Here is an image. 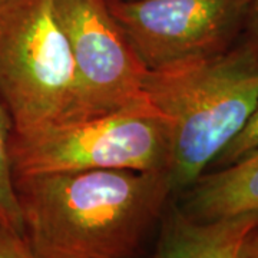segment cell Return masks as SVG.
I'll return each instance as SVG.
<instances>
[{
	"mask_svg": "<svg viewBox=\"0 0 258 258\" xmlns=\"http://www.w3.org/2000/svg\"><path fill=\"white\" fill-rule=\"evenodd\" d=\"M23 237L39 258H132L165 210L168 172L13 175Z\"/></svg>",
	"mask_w": 258,
	"mask_h": 258,
	"instance_id": "1",
	"label": "cell"
},
{
	"mask_svg": "<svg viewBox=\"0 0 258 258\" xmlns=\"http://www.w3.org/2000/svg\"><path fill=\"white\" fill-rule=\"evenodd\" d=\"M147 99L171 120L174 191L204 175L258 106V53L242 43L148 71Z\"/></svg>",
	"mask_w": 258,
	"mask_h": 258,
	"instance_id": "2",
	"label": "cell"
},
{
	"mask_svg": "<svg viewBox=\"0 0 258 258\" xmlns=\"http://www.w3.org/2000/svg\"><path fill=\"white\" fill-rule=\"evenodd\" d=\"M0 102L12 132L82 118L74 62L53 0H0Z\"/></svg>",
	"mask_w": 258,
	"mask_h": 258,
	"instance_id": "3",
	"label": "cell"
},
{
	"mask_svg": "<svg viewBox=\"0 0 258 258\" xmlns=\"http://www.w3.org/2000/svg\"><path fill=\"white\" fill-rule=\"evenodd\" d=\"M12 175L123 169L168 172L171 120L148 99L105 115L12 132Z\"/></svg>",
	"mask_w": 258,
	"mask_h": 258,
	"instance_id": "4",
	"label": "cell"
},
{
	"mask_svg": "<svg viewBox=\"0 0 258 258\" xmlns=\"http://www.w3.org/2000/svg\"><path fill=\"white\" fill-rule=\"evenodd\" d=\"M148 71L222 52L241 35L249 0H106Z\"/></svg>",
	"mask_w": 258,
	"mask_h": 258,
	"instance_id": "5",
	"label": "cell"
},
{
	"mask_svg": "<svg viewBox=\"0 0 258 258\" xmlns=\"http://www.w3.org/2000/svg\"><path fill=\"white\" fill-rule=\"evenodd\" d=\"M72 56L82 118L147 99L148 68L131 46L106 0H53Z\"/></svg>",
	"mask_w": 258,
	"mask_h": 258,
	"instance_id": "6",
	"label": "cell"
},
{
	"mask_svg": "<svg viewBox=\"0 0 258 258\" xmlns=\"http://www.w3.org/2000/svg\"><path fill=\"white\" fill-rule=\"evenodd\" d=\"M255 224L258 211L198 221L176 208L166 218L155 258H238L241 244Z\"/></svg>",
	"mask_w": 258,
	"mask_h": 258,
	"instance_id": "7",
	"label": "cell"
},
{
	"mask_svg": "<svg viewBox=\"0 0 258 258\" xmlns=\"http://www.w3.org/2000/svg\"><path fill=\"white\" fill-rule=\"evenodd\" d=\"M179 208L189 218L212 221L258 211V149L185 189Z\"/></svg>",
	"mask_w": 258,
	"mask_h": 258,
	"instance_id": "8",
	"label": "cell"
},
{
	"mask_svg": "<svg viewBox=\"0 0 258 258\" xmlns=\"http://www.w3.org/2000/svg\"><path fill=\"white\" fill-rule=\"evenodd\" d=\"M10 137L12 122L3 103L0 102V224L23 235V222L13 188Z\"/></svg>",
	"mask_w": 258,
	"mask_h": 258,
	"instance_id": "9",
	"label": "cell"
},
{
	"mask_svg": "<svg viewBox=\"0 0 258 258\" xmlns=\"http://www.w3.org/2000/svg\"><path fill=\"white\" fill-rule=\"evenodd\" d=\"M255 149H258V106L240 134L231 141L215 161L221 166L230 165Z\"/></svg>",
	"mask_w": 258,
	"mask_h": 258,
	"instance_id": "10",
	"label": "cell"
},
{
	"mask_svg": "<svg viewBox=\"0 0 258 258\" xmlns=\"http://www.w3.org/2000/svg\"><path fill=\"white\" fill-rule=\"evenodd\" d=\"M0 258H39L23 235L0 224Z\"/></svg>",
	"mask_w": 258,
	"mask_h": 258,
	"instance_id": "11",
	"label": "cell"
},
{
	"mask_svg": "<svg viewBox=\"0 0 258 258\" xmlns=\"http://www.w3.org/2000/svg\"><path fill=\"white\" fill-rule=\"evenodd\" d=\"M241 33L245 36L244 43L258 53V0H249Z\"/></svg>",
	"mask_w": 258,
	"mask_h": 258,
	"instance_id": "12",
	"label": "cell"
},
{
	"mask_svg": "<svg viewBox=\"0 0 258 258\" xmlns=\"http://www.w3.org/2000/svg\"><path fill=\"white\" fill-rule=\"evenodd\" d=\"M238 258H258V224H255L241 244Z\"/></svg>",
	"mask_w": 258,
	"mask_h": 258,
	"instance_id": "13",
	"label": "cell"
}]
</instances>
